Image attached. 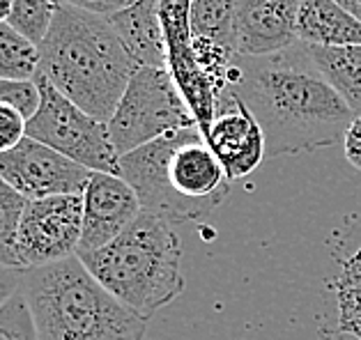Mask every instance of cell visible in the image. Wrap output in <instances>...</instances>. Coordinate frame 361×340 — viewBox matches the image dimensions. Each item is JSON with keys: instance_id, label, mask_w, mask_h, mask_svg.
Returning <instances> with one entry per match:
<instances>
[{"instance_id": "1", "label": "cell", "mask_w": 361, "mask_h": 340, "mask_svg": "<svg viewBox=\"0 0 361 340\" xmlns=\"http://www.w3.org/2000/svg\"><path fill=\"white\" fill-rule=\"evenodd\" d=\"M226 92L237 94L260 122L269 156L329 147L355 120L304 42L269 56L237 53Z\"/></svg>"}, {"instance_id": "2", "label": "cell", "mask_w": 361, "mask_h": 340, "mask_svg": "<svg viewBox=\"0 0 361 340\" xmlns=\"http://www.w3.org/2000/svg\"><path fill=\"white\" fill-rule=\"evenodd\" d=\"M138 69L106 16L60 5L39 44V69L58 92L109 122Z\"/></svg>"}, {"instance_id": "3", "label": "cell", "mask_w": 361, "mask_h": 340, "mask_svg": "<svg viewBox=\"0 0 361 340\" xmlns=\"http://www.w3.org/2000/svg\"><path fill=\"white\" fill-rule=\"evenodd\" d=\"M118 175L136 191L145 212L175 223L205 221L233 187L200 127L171 132L122 154Z\"/></svg>"}, {"instance_id": "4", "label": "cell", "mask_w": 361, "mask_h": 340, "mask_svg": "<svg viewBox=\"0 0 361 340\" xmlns=\"http://www.w3.org/2000/svg\"><path fill=\"white\" fill-rule=\"evenodd\" d=\"M21 290L39 340H145L147 320L113 296L78 256L25 269Z\"/></svg>"}, {"instance_id": "5", "label": "cell", "mask_w": 361, "mask_h": 340, "mask_svg": "<svg viewBox=\"0 0 361 340\" xmlns=\"http://www.w3.org/2000/svg\"><path fill=\"white\" fill-rule=\"evenodd\" d=\"M175 225L143 209L106 246L78 253V258L113 296L149 320L184 290L182 239Z\"/></svg>"}, {"instance_id": "6", "label": "cell", "mask_w": 361, "mask_h": 340, "mask_svg": "<svg viewBox=\"0 0 361 340\" xmlns=\"http://www.w3.org/2000/svg\"><path fill=\"white\" fill-rule=\"evenodd\" d=\"M106 125L122 156L171 132L198 127V122L169 69L138 67Z\"/></svg>"}, {"instance_id": "7", "label": "cell", "mask_w": 361, "mask_h": 340, "mask_svg": "<svg viewBox=\"0 0 361 340\" xmlns=\"http://www.w3.org/2000/svg\"><path fill=\"white\" fill-rule=\"evenodd\" d=\"M35 81L39 85L42 103L28 120V136L85 165L87 170L118 172L120 154L111 141L106 122L76 106L44 76L35 74Z\"/></svg>"}, {"instance_id": "8", "label": "cell", "mask_w": 361, "mask_h": 340, "mask_svg": "<svg viewBox=\"0 0 361 340\" xmlns=\"http://www.w3.org/2000/svg\"><path fill=\"white\" fill-rule=\"evenodd\" d=\"M83 232V194L28 200L16 239L23 269L44 267L76 256Z\"/></svg>"}, {"instance_id": "9", "label": "cell", "mask_w": 361, "mask_h": 340, "mask_svg": "<svg viewBox=\"0 0 361 340\" xmlns=\"http://www.w3.org/2000/svg\"><path fill=\"white\" fill-rule=\"evenodd\" d=\"M92 170L35 138L25 136L14 150L0 154V177L28 200L83 194Z\"/></svg>"}, {"instance_id": "10", "label": "cell", "mask_w": 361, "mask_h": 340, "mask_svg": "<svg viewBox=\"0 0 361 340\" xmlns=\"http://www.w3.org/2000/svg\"><path fill=\"white\" fill-rule=\"evenodd\" d=\"M189 14L191 0H161V28L166 39L169 72L173 74L180 92L184 94L193 115H196L200 132L207 136L216 113V101L221 94L216 92L212 81L200 69L196 53H193Z\"/></svg>"}, {"instance_id": "11", "label": "cell", "mask_w": 361, "mask_h": 340, "mask_svg": "<svg viewBox=\"0 0 361 340\" xmlns=\"http://www.w3.org/2000/svg\"><path fill=\"white\" fill-rule=\"evenodd\" d=\"M205 138L231 180L246 177L267 154L260 122L233 92H224L219 97L214 120Z\"/></svg>"}, {"instance_id": "12", "label": "cell", "mask_w": 361, "mask_h": 340, "mask_svg": "<svg viewBox=\"0 0 361 340\" xmlns=\"http://www.w3.org/2000/svg\"><path fill=\"white\" fill-rule=\"evenodd\" d=\"M140 212V200L125 177L92 170L83 191V232L76 256L106 246L134 223Z\"/></svg>"}, {"instance_id": "13", "label": "cell", "mask_w": 361, "mask_h": 340, "mask_svg": "<svg viewBox=\"0 0 361 340\" xmlns=\"http://www.w3.org/2000/svg\"><path fill=\"white\" fill-rule=\"evenodd\" d=\"M299 0H240L235 46L240 56H269L295 46Z\"/></svg>"}, {"instance_id": "14", "label": "cell", "mask_w": 361, "mask_h": 340, "mask_svg": "<svg viewBox=\"0 0 361 340\" xmlns=\"http://www.w3.org/2000/svg\"><path fill=\"white\" fill-rule=\"evenodd\" d=\"M109 21L138 67L169 69L161 28V0H136L127 10L109 16Z\"/></svg>"}, {"instance_id": "15", "label": "cell", "mask_w": 361, "mask_h": 340, "mask_svg": "<svg viewBox=\"0 0 361 340\" xmlns=\"http://www.w3.org/2000/svg\"><path fill=\"white\" fill-rule=\"evenodd\" d=\"M297 37L315 46L361 44V21L336 0H299Z\"/></svg>"}, {"instance_id": "16", "label": "cell", "mask_w": 361, "mask_h": 340, "mask_svg": "<svg viewBox=\"0 0 361 340\" xmlns=\"http://www.w3.org/2000/svg\"><path fill=\"white\" fill-rule=\"evenodd\" d=\"M313 63L318 65L322 76L341 94L348 108L361 115V44L348 46H315L306 44Z\"/></svg>"}, {"instance_id": "17", "label": "cell", "mask_w": 361, "mask_h": 340, "mask_svg": "<svg viewBox=\"0 0 361 340\" xmlns=\"http://www.w3.org/2000/svg\"><path fill=\"white\" fill-rule=\"evenodd\" d=\"M240 0H191V34L216 42L237 53L235 16Z\"/></svg>"}, {"instance_id": "18", "label": "cell", "mask_w": 361, "mask_h": 340, "mask_svg": "<svg viewBox=\"0 0 361 340\" xmlns=\"http://www.w3.org/2000/svg\"><path fill=\"white\" fill-rule=\"evenodd\" d=\"M39 46L10 23H0V78H35Z\"/></svg>"}, {"instance_id": "19", "label": "cell", "mask_w": 361, "mask_h": 340, "mask_svg": "<svg viewBox=\"0 0 361 340\" xmlns=\"http://www.w3.org/2000/svg\"><path fill=\"white\" fill-rule=\"evenodd\" d=\"M25 205H28V198L0 177V265L5 267L23 269L16 256V239H19Z\"/></svg>"}, {"instance_id": "20", "label": "cell", "mask_w": 361, "mask_h": 340, "mask_svg": "<svg viewBox=\"0 0 361 340\" xmlns=\"http://www.w3.org/2000/svg\"><path fill=\"white\" fill-rule=\"evenodd\" d=\"M58 7V0H14L7 23L39 46L56 19Z\"/></svg>"}, {"instance_id": "21", "label": "cell", "mask_w": 361, "mask_h": 340, "mask_svg": "<svg viewBox=\"0 0 361 340\" xmlns=\"http://www.w3.org/2000/svg\"><path fill=\"white\" fill-rule=\"evenodd\" d=\"M0 340H39L23 290H16L0 306Z\"/></svg>"}, {"instance_id": "22", "label": "cell", "mask_w": 361, "mask_h": 340, "mask_svg": "<svg viewBox=\"0 0 361 340\" xmlns=\"http://www.w3.org/2000/svg\"><path fill=\"white\" fill-rule=\"evenodd\" d=\"M0 101L10 103L25 120H30L42 103L39 85L35 78H0Z\"/></svg>"}, {"instance_id": "23", "label": "cell", "mask_w": 361, "mask_h": 340, "mask_svg": "<svg viewBox=\"0 0 361 340\" xmlns=\"http://www.w3.org/2000/svg\"><path fill=\"white\" fill-rule=\"evenodd\" d=\"M28 136V120L10 103L0 101V154L14 150Z\"/></svg>"}, {"instance_id": "24", "label": "cell", "mask_w": 361, "mask_h": 340, "mask_svg": "<svg viewBox=\"0 0 361 340\" xmlns=\"http://www.w3.org/2000/svg\"><path fill=\"white\" fill-rule=\"evenodd\" d=\"M60 5H69V7H76V10H83V12H90L97 16H113L122 10H127L136 3V0H58Z\"/></svg>"}, {"instance_id": "25", "label": "cell", "mask_w": 361, "mask_h": 340, "mask_svg": "<svg viewBox=\"0 0 361 340\" xmlns=\"http://www.w3.org/2000/svg\"><path fill=\"white\" fill-rule=\"evenodd\" d=\"M343 145H345V159L361 170V115H357L350 122L345 136H343Z\"/></svg>"}, {"instance_id": "26", "label": "cell", "mask_w": 361, "mask_h": 340, "mask_svg": "<svg viewBox=\"0 0 361 340\" xmlns=\"http://www.w3.org/2000/svg\"><path fill=\"white\" fill-rule=\"evenodd\" d=\"M23 276H25V269L0 265V306H3L16 290H21Z\"/></svg>"}, {"instance_id": "27", "label": "cell", "mask_w": 361, "mask_h": 340, "mask_svg": "<svg viewBox=\"0 0 361 340\" xmlns=\"http://www.w3.org/2000/svg\"><path fill=\"white\" fill-rule=\"evenodd\" d=\"M336 3L343 7V10H348L355 19L361 21V0H336Z\"/></svg>"}, {"instance_id": "28", "label": "cell", "mask_w": 361, "mask_h": 340, "mask_svg": "<svg viewBox=\"0 0 361 340\" xmlns=\"http://www.w3.org/2000/svg\"><path fill=\"white\" fill-rule=\"evenodd\" d=\"M12 5H14V0H0V23H7V21H10Z\"/></svg>"}]
</instances>
